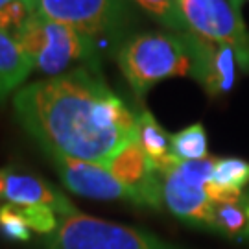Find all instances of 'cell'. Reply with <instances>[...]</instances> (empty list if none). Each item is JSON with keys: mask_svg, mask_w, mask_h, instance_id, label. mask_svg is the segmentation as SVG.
I'll return each mask as SVG.
<instances>
[{"mask_svg": "<svg viewBox=\"0 0 249 249\" xmlns=\"http://www.w3.org/2000/svg\"><path fill=\"white\" fill-rule=\"evenodd\" d=\"M229 2H231V4H232V6H234L236 9H240V8H242V0H229Z\"/></svg>", "mask_w": 249, "mask_h": 249, "instance_id": "cell-23", "label": "cell"}, {"mask_svg": "<svg viewBox=\"0 0 249 249\" xmlns=\"http://www.w3.org/2000/svg\"><path fill=\"white\" fill-rule=\"evenodd\" d=\"M37 11L89 39L120 37L131 24L129 0H36Z\"/></svg>", "mask_w": 249, "mask_h": 249, "instance_id": "cell-5", "label": "cell"}, {"mask_svg": "<svg viewBox=\"0 0 249 249\" xmlns=\"http://www.w3.org/2000/svg\"><path fill=\"white\" fill-rule=\"evenodd\" d=\"M20 211L24 214L32 231L48 236L57 229L59 216L52 207H48V205H30V207H20Z\"/></svg>", "mask_w": 249, "mask_h": 249, "instance_id": "cell-20", "label": "cell"}, {"mask_svg": "<svg viewBox=\"0 0 249 249\" xmlns=\"http://www.w3.org/2000/svg\"><path fill=\"white\" fill-rule=\"evenodd\" d=\"M34 71V63L17 39L0 30V104L13 94Z\"/></svg>", "mask_w": 249, "mask_h": 249, "instance_id": "cell-12", "label": "cell"}, {"mask_svg": "<svg viewBox=\"0 0 249 249\" xmlns=\"http://www.w3.org/2000/svg\"><path fill=\"white\" fill-rule=\"evenodd\" d=\"M15 39L32 59L34 69L50 78L67 74L76 63H85L87 69L98 74L94 41L39 11L24 24Z\"/></svg>", "mask_w": 249, "mask_h": 249, "instance_id": "cell-3", "label": "cell"}, {"mask_svg": "<svg viewBox=\"0 0 249 249\" xmlns=\"http://www.w3.org/2000/svg\"><path fill=\"white\" fill-rule=\"evenodd\" d=\"M2 199L15 207L48 205L57 214H71L76 211L71 201L46 181L30 174H17L11 170H4Z\"/></svg>", "mask_w": 249, "mask_h": 249, "instance_id": "cell-11", "label": "cell"}, {"mask_svg": "<svg viewBox=\"0 0 249 249\" xmlns=\"http://www.w3.org/2000/svg\"><path fill=\"white\" fill-rule=\"evenodd\" d=\"M11 2H15V0H0V9L4 8V6H8ZM30 2H36V0H30Z\"/></svg>", "mask_w": 249, "mask_h": 249, "instance_id": "cell-21", "label": "cell"}, {"mask_svg": "<svg viewBox=\"0 0 249 249\" xmlns=\"http://www.w3.org/2000/svg\"><path fill=\"white\" fill-rule=\"evenodd\" d=\"M213 183L229 190H240L249 185V162L238 157L216 159Z\"/></svg>", "mask_w": 249, "mask_h": 249, "instance_id": "cell-17", "label": "cell"}, {"mask_svg": "<svg viewBox=\"0 0 249 249\" xmlns=\"http://www.w3.org/2000/svg\"><path fill=\"white\" fill-rule=\"evenodd\" d=\"M160 185L162 203L168 207L170 213L190 225L209 229L214 203L207 196L205 187L183 178L176 170V164L160 174Z\"/></svg>", "mask_w": 249, "mask_h": 249, "instance_id": "cell-10", "label": "cell"}, {"mask_svg": "<svg viewBox=\"0 0 249 249\" xmlns=\"http://www.w3.org/2000/svg\"><path fill=\"white\" fill-rule=\"evenodd\" d=\"M120 72L139 98H144L159 81L194 76V52L188 34L144 32L129 37L118 48Z\"/></svg>", "mask_w": 249, "mask_h": 249, "instance_id": "cell-2", "label": "cell"}, {"mask_svg": "<svg viewBox=\"0 0 249 249\" xmlns=\"http://www.w3.org/2000/svg\"><path fill=\"white\" fill-rule=\"evenodd\" d=\"M194 52V80L211 98H220L231 92L236 83V53L231 46L213 43L188 32Z\"/></svg>", "mask_w": 249, "mask_h": 249, "instance_id": "cell-9", "label": "cell"}, {"mask_svg": "<svg viewBox=\"0 0 249 249\" xmlns=\"http://www.w3.org/2000/svg\"><path fill=\"white\" fill-rule=\"evenodd\" d=\"M57 170L63 185L74 194L104 201H129L135 205L131 192L111 174L107 164L72 159L65 155H48Z\"/></svg>", "mask_w": 249, "mask_h": 249, "instance_id": "cell-7", "label": "cell"}, {"mask_svg": "<svg viewBox=\"0 0 249 249\" xmlns=\"http://www.w3.org/2000/svg\"><path fill=\"white\" fill-rule=\"evenodd\" d=\"M57 216V229L46 236V249H176L150 232L104 222L80 211Z\"/></svg>", "mask_w": 249, "mask_h": 249, "instance_id": "cell-4", "label": "cell"}, {"mask_svg": "<svg viewBox=\"0 0 249 249\" xmlns=\"http://www.w3.org/2000/svg\"><path fill=\"white\" fill-rule=\"evenodd\" d=\"M2 183H4V170H0V199H2Z\"/></svg>", "mask_w": 249, "mask_h": 249, "instance_id": "cell-22", "label": "cell"}, {"mask_svg": "<svg viewBox=\"0 0 249 249\" xmlns=\"http://www.w3.org/2000/svg\"><path fill=\"white\" fill-rule=\"evenodd\" d=\"M37 13V4L30 0H15L0 9V30L15 39L30 18Z\"/></svg>", "mask_w": 249, "mask_h": 249, "instance_id": "cell-18", "label": "cell"}, {"mask_svg": "<svg viewBox=\"0 0 249 249\" xmlns=\"http://www.w3.org/2000/svg\"><path fill=\"white\" fill-rule=\"evenodd\" d=\"M135 2L150 17H153L170 32H176V34H188L190 32L185 18L181 15L178 0H135Z\"/></svg>", "mask_w": 249, "mask_h": 249, "instance_id": "cell-16", "label": "cell"}, {"mask_svg": "<svg viewBox=\"0 0 249 249\" xmlns=\"http://www.w3.org/2000/svg\"><path fill=\"white\" fill-rule=\"evenodd\" d=\"M137 141L159 174L178 162L170 150V133L160 127L150 111H142L137 118Z\"/></svg>", "mask_w": 249, "mask_h": 249, "instance_id": "cell-13", "label": "cell"}, {"mask_svg": "<svg viewBox=\"0 0 249 249\" xmlns=\"http://www.w3.org/2000/svg\"><path fill=\"white\" fill-rule=\"evenodd\" d=\"M107 168L124 185L135 199V205L160 209L162 205V185L160 174L155 170L148 155L135 139L109 160Z\"/></svg>", "mask_w": 249, "mask_h": 249, "instance_id": "cell-8", "label": "cell"}, {"mask_svg": "<svg viewBox=\"0 0 249 249\" xmlns=\"http://www.w3.org/2000/svg\"><path fill=\"white\" fill-rule=\"evenodd\" d=\"M170 150L178 160L207 159V133L203 124L187 125L178 133L170 135Z\"/></svg>", "mask_w": 249, "mask_h": 249, "instance_id": "cell-15", "label": "cell"}, {"mask_svg": "<svg viewBox=\"0 0 249 249\" xmlns=\"http://www.w3.org/2000/svg\"><path fill=\"white\" fill-rule=\"evenodd\" d=\"M209 229L231 240H249V213L244 196L234 203H214Z\"/></svg>", "mask_w": 249, "mask_h": 249, "instance_id": "cell-14", "label": "cell"}, {"mask_svg": "<svg viewBox=\"0 0 249 249\" xmlns=\"http://www.w3.org/2000/svg\"><path fill=\"white\" fill-rule=\"evenodd\" d=\"M0 232L9 238V240L17 242H28L32 229L28 225L24 214L20 211V207L15 205H2L0 207Z\"/></svg>", "mask_w": 249, "mask_h": 249, "instance_id": "cell-19", "label": "cell"}, {"mask_svg": "<svg viewBox=\"0 0 249 249\" xmlns=\"http://www.w3.org/2000/svg\"><path fill=\"white\" fill-rule=\"evenodd\" d=\"M188 30L213 43L231 46L244 72H249V32L240 9L229 0H178Z\"/></svg>", "mask_w": 249, "mask_h": 249, "instance_id": "cell-6", "label": "cell"}, {"mask_svg": "<svg viewBox=\"0 0 249 249\" xmlns=\"http://www.w3.org/2000/svg\"><path fill=\"white\" fill-rule=\"evenodd\" d=\"M13 107L46 155L109 164L137 139L139 116L87 67L18 89Z\"/></svg>", "mask_w": 249, "mask_h": 249, "instance_id": "cell-1", "label": "cell"}]
</instances>
